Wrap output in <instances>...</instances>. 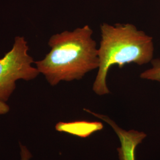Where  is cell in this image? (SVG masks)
Segmentation results:
<instances>
[{
  "label": "cell",
  "mask_w": 160,
  "mask_h": 160,
  "mask_svg": "<svg viewBox=\"0 0 160 160\" xmlns=\"http://www.w3.org/2000/svg\"><path fill=\"white\" fill-rule=\"evenodd\" d=\"M151 67L142 72L140 77L143 80L160 81V59H153L151 62Z\"/></svg>",
  "instance_id": "cell-5"
},
{
  "label": "cell",
  "mask_w": 160,
  "mask_h": 160,
  "mask_svg": "<svg viewBox=\"0 0 160 160\" xmlns=\"http://www.w3.org/2000/svg\"><path fill=\"white\" fill-rule=\"evenodd\" d=\"M100 29L99 67L92 90L96 94L103 96L110 93L107 77L112 66L122 68L126 64L143 65L151 62L154 59V45L151 36L132 24L103 23Z\"/></svg>",
  "instance_id": "cell-2"
},
{
  "label": "cell",
  "mask_w": 160,
  "mask_h": 160,
  "mask_svg": "<svg viewBox=\"0 0 160 160\" xmlns=\"http://www.w3.org/2000/svg\"><path fill=\"white\" fill-rule=\"evenodd\" d=\"M21 155H22V160H29L31 155L26 148L23 146L22 147Z\"/></svg>",
  "instance_id": "cell-7"
},
{
  "label": "cell",
  "mask_w": 160,
  "mask_h": 160,
  "mask_svg": "<svg viewBox=\"0 0 160 160\" xmlns=\"http://www.w3.org/2000/svg\"><path fill=\"white\" fill-rule=\"evenodd\" d=\"M92 34V29L86 25L52 36L48 42L51 51L43 59L35 62L39 73L51 86L81 80L98 69V51Z\"/></svg>",
  "instance_id": "cell-1"
},
{
  "label": "cell",
  "mask_w": 160,
  "mask_h": 160,
  "mask_svg": "<svg viewBox=\"0 0 160 160\" xmlns=\"http://www.w3.org/2000/svg\"><path fill=\"white\" fill-rule=\"evenodd\" d=\"M159 82H160V81H159Z\"/></svg>",
  "instance_id": "cell-8"
},
{
  "label": "cell",
  "mask_w": 160,
  "mask_h": 160,
  "mask_svg": "<svg viewBox=\"0 0 160 160\" xmlns=\"http://www.w3.org/2000/svg\"><path fill=\"white\" fill-rule=\"evenodd\" d=\"M10 110V107L6 102L0 100V114L7 113Z\"/></svg>",
  "instance_id": "cell-6"
},
{
  "label": "cell",
  "mask_w": 160,
  "mask_h": 160,
  "mask_svg": "<svg viewBox=\"0 0 160 160\" xmlns=\"http://www.w3.org/2000/svg\"><path fill=\"white\" fill-rule=\"evenodd\" d=\"M28 42L23 36H16L12 49L0 59V100L6 102L16 88L19 80H33L40 74L32 64Z\"/></svg>",
  "instance_id": "cell-3"
},
{
  "label": "cell",
  "mask_w": 160,
  "mask_h": 160,
  "mask_svg": "<svg viewBox=\"0 0 160 160\" xmlns=\"http://www.w3.org/2000/svg\"><path fill=\"white\" fill-rule=\"evenodd\" d=\"M92 114L106 122L112 127L118 135L121 144L120 148L118 149L119 160H135V149L146 137V134L142 132L133 130L126 131L121 129L113 120L110 119L107 116L94 113L92 112Z\"/></svg>",
  "instance_id": "cell-4"
}]
</instances>
